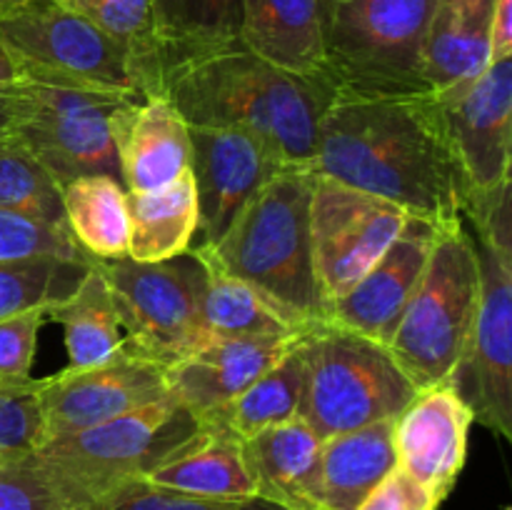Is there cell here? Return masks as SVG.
Returning <instances> with one entry per match:
<instances>
[{
  "label": "cell",
  "mask_w": 512,
  "mask_h": 510,
  "mask_svg": "<svg viewBox=\"0 0 512 510\" xmlns=\"http://www.w3.org/2000/svg\"><path fill=\"white\" fill-rule=\"evenodd\" d=\"M128 253L138 263H158L193 248L198 235V193L193 173L150 193H128Z\"/></svg>",
  "instance_id": "obj_25"
},
{
  "label": "cell",
  "mask_w": 512,
  "mask_h": 510,
  "mask_svg": "<svg viewBox=\"0 0 512 510\" xmlns=\"http://www.w3.org/2000/svg\"><path fill=\"white\" fill-rule=\"evenodd\" d=\"M440 228L408 215L398 238L368 273L328 308L330 323L388 345L405 305L425 273Z\"/></svg>",
  "instance_id": "obj_17"
},
{
  "label": "cell",
  "mask_w": 512,
  "mask_h": 510,
  "mask_svg": "<svg viewBox=\"0 0 512 510\" xmlns=\"http://www.w3.org/2000/svg\"><path fill=\"white\" fill-rule=\"evenodd\" d=\"M238 43L275 68L335 90L325 55L323 0H243Z\"/></svg>",
  "instance_id": "obj_19"
},
{
  "label": "cell",
  "mask_w": 512,
  "mask_h": 510,
  "mask_svg": "<svg viewBox=\"0 0 512 510\" xmlns=\"http://www.w3.org/2000/svg\"><path fill=\"white\" fill-rule=\"evenodd\" d=\"M60 5L128 45L163 90L165 50L160 43L153 0H60Z\"/></svg>",
  "instance_id": "obj_33"
},
{
  "label": "cell",
  "mask_w": 512,
  "mask_h": 510,
  "mask_svg": "<svg viewBox=\"0 0 512 510\" xmlns=\"http://www.w3.org/2000/svg\"><path fill=\"white\" fill-rule=\"evenodd\" d=\"M165 70L180 60L235 48L243 0H153Z\"/></svg>",
  "instance_id": "obj_30"
},
{
  "label": "cell",
  "mask_w": 512,
  "mask_h": 510,
  "mask_svg": "<svg viewBox=\"0 0 512 510\" xmlns=\"http://www.w3.org/2000/svg\"><path fill=\"white\" fill-rule=\"evenodd\" d=\"M33 3H38V0H0V15L13 13V10H20L25 8V5H33ZM55 3H60V0H55Z\"/></svg>",
  "instance_id": "obj_43"
},
{
  "label": "cell",
  "mask_w": 512,
  "mask_h": 510,
  "mask_svg": "<svg viewBox=\"0 0 512 510\" xmlns=\"http://www.w3.org/2000/svg\"><path fill=\"white\" fill-rule=\"evenodd\" d=\"M40 385L43 378L0 383V463L28 458L43 443Z\"/></svg>",
  "instance_id": "obj_34"
},
{
  "label": "cell",
  "mask_w": 512,
  "mask_h": 510,
  "mask_svg": "<svg viewBox=\"0 0 512 510\" xmlns=\"http://www.w3.org/2000/svg\"><path fill=\"white\" fill-rule=\"evenodd\" d=\"M495 0H438L423 45V75L438 100L468 88L488 65Z\"/></svg>",
  "instance_id": "obj_21"
},
{
  "label": "cell",
  "mask_w": 512,
  "mask_h": 510,
  "mask_svg": "<svg viewBox=\"0 0 512 510\" xmlns=\"http://www.w3.org/2000/svg\"><path fill=\"white\" fill-rule=\"evenodd\" d=\"M313 168H283L240 210L223 238L210 248H193L283 310L303 328L328 320L310 243Z\"/></svg>",
  "instance_id": "obj_3"
},
{
  "label": "cell",
  "mask_w": 512,
  "mask_h": 510,
  "mask_svg": "<svg viewBox=\"0 0 512 510\" xmlns=\"http://www.w3.org/2000/svg\"><path fill=\"white\" fill-rule=\"evenodd\" d=\"M283 168L285 165L245 130L190 125V173L198 193L195 248L218 243L240 210Z\"/></svg>",
  "instance_id": "obj_15"
},
{
  "label": "cell",
  "mask_w": 512,
  "mask_h": 510,
  "mask_svg": "<svg viewBox=\"0 0 512 510\" xmlns=\"http://www.w3.org/2000/svg\"><path fill=\"white\" fill-rule=\"evenodd\" d=\"M393 430L395 420H380L323 440L325 510H355L398 468Z\"/></svg>",
  "instance_id": "obj_24"
},
{
  "label": "cell",
  "mask_w": 512,
  "mask_h": 510,
  "mask_svg": "<svg viewBox=\"0 0 512 510\" xmlns=\"http://www.w3.org/2000/svg\"><path fill=\"white\" fill-rule=\"evenodd\" d=\"M0 43L28 75L68 80L140 100L163 95L133 50L55 0L0 15Z\"/></svg>",
  "instance_id": "obj_9"
},
{
  "label": "cell",
  "mask_w": 512,
  "mask_h": 510,
  "mask_svg": "<svg viewBox=\"0 0 512 510\" xmlns=\"http://www.w3.org/2000/svg\"><path fill=\"white\" fill-rule=\"evenodd\" d=\"M165 398H170V390L163 365L125 345L105 363L65 368L43 378V443L108 423Z\"/></svg>",
  "instance_id": "obj_13"
},
{
  "label": "cell",
  "mask_w": 512,
  "mask_h": 510,
  "mask_svg": "<svg viewBox=\"0 0 512 510\" xmlns=\"http://www.w3.org/2000/svg\"><path fill=\"white\" fill-rule=\"evenodd\" d=\"M298 345L230 403L200 420L220 425L238 440H250L263 430L298 418L300 395H303V358Z\"/></svg>",
  "instance_id": "obj_28"
},
{
  "label": "cell",
  "mask_w": 512,
  "mask_h": 510,
  "mask_svg": "<svg viewBox=\"0 0 512 510\" xmlns=\"http://www.w3.org/2000/svg\"><path fill=\"white\" fill-rule=\"evenodd\" d=\"M23 90L25 108L13 138L60 188L83 175L120 180V145L143 100L43 75H28Z\"/></svg>",
  "instance_id": "obj_7"
},
{
  "label": "cell",
  "mask_w": 512,
  "mask_h": 510,
  "mask_svg": "<svg viewBox=\"0 0 512 510\" xmlns=\"http://www.w3.org/2000/svg\"><path fill=\"white\" fill-rule=\"evenodd\" d=\"M313 168L440 230L463 225L465 183L435 95L338 93L320 118Z\"/></svg>",
  "instance_id": "obj_1"
},
{
  "label": "cell",
  "mask_w": 512,
  "mask_h": 510,
  "mask_svg": "<svg viewBox=\"0 0 512 510\" xmlns=\"http://www.w3.org/2000/svg\"><path fill=\"white\" fill-rule=\"evenodd\" d=\"M0 213L65 225L60 185L18 138H0Z\"/></svg>",
  "instance_id": "obj_32"
},
{
  "label": "cell",
  "mask_w": 512,
  "mask_h": 510,
  "mask_svg": "<svg viewBox=\"0 0 512 510\" xmlns=\"http://www.w3.org/2000/svg\"><path fill=\"white\" fill-rule=\"evenodd\" d=\"M190 168V125L165 95L143 100L120 145V183L150 193Z\"/></svg>",
  "instance_id": "obj_23"
},
{
  "label": "cell",
  "mask_w": 512,
  "mask_h": 510,
  "mask_svg": "<svg viewBox=\"0 0 512 510\" xmlns=\"http://www.w3.org/2000/svg\"><path fill=\"white\" fill-rule=\"evenodd\" d=\"M108 283L125 343L170 368L208 340L203 298L208 268L193 248L158 263L90 260Z\"/></svg>",
  "instance_id": "obj_10"
},
{
  "label": "cell",
  "mask_w": 512,
  "mask_h": 510,
  "mask_svg": "<svg viewBox=\"0 0 512 510\" xmlns=\"http://www.w3.org/2000/svg\"><path fill=\"white\" fill-rule=\"evenodd\" d=\"M163 95L188 125L245 130L285 168H313L320 118L335 90L235 45L170 65Z\"/></svg>",
  "instance_id": "obj_2"
},
{
  "label": "cell",
  "mask_w": 512,
  "mask_h": 510,
  "mask_svg": "<svg viewBox=\"0 0 512 510\" xmlns=\"http://www.w3.org/2000/svg\"><path fill=\"white\" fill-rule=\"evenodd\" d=\"M512 58V0H495L490 20L488 63Z\"/></svg>",
  "instance_id": "obj_40"
},
{
  "label": "cell",
  "mask_w": 512,
  "mask_h": 510,
  "mask_svg": "<svg viewBox=\"0 0 512 510\" xmlns=\"http://www.w3.org/2000/svg\"><path fill=\"white\" fill-rule=\"evenodd\" d=\"M143 483L200 498H258L243 440L208 420H200V433L150 470Z\"/></svg>",
  "instance_id": "obj_22"
},
{
  "label": "cell",
  "mask_w": 512,
  "mask_h": 510,
  "mask_svg": "<svg viewBox=\"0 0 512 510\" xmlns=\"http://www.w3.org/2000/svg\"><path fill=\"white\" fill-rule=\"evenodd\" d=\"M60 255V258H88L75 245L65 225L40 223L23 215L0 213V260L28 258V255Z\"/></svg>",
  "instance_id": "obj_36"
},
{
  "label": "cell",
  "mask_w": 512,
  "mask_h": 510,
  "mask_svg": "<svg viewBox=\"0 0 512 510\" xmlns=\"http://www.w3.org/2000/svg\"><path fill=\"white\" fill-rule=\"evenodd\" d=\"M478 305V258L465 225L440 230L425 273L388 348L418 390L448 385L468 345Z\"/></svg>",
  "instance_id": "obj_8"
},
{
  "label": "cell",
  "mask_w": 512,
  "mask_h": 510,
  "mask_svg": "<svg viewBox=\"0 0 512 510\" xmlns=\"http://www.w3.org/2000/svg\"><path fill=\"white\" fill-rule=\"evenodd\" d=\"M98 510H285L283 505L265 498H200V495L175 493L155 485L130 483L105 500Z\"/></svg>",
  "instance_id": "obj_35"
},
{
  "label": "cell",
  "mask_w": 512,
  "mask_h": 510,
  "mask_svg": "<svg viewBox=\"0 0 512 510\" xmlns=\"http://www.w3.org/2000/svg\"><path fill=\"white\" fill-rule=\"evenodd\" d=\"M320 450L323 440L300 418L243 440L258 498L273 500L285 510H325Z\"/></svg>",
  "instance_id": "obj_20"
},
{
  "label": "cell",
  "mask_w": 512,
  "mask_h": 510,
  "mask_svg": "<svg viewBox=\"0 0 512 510\" xmlns=\"http://www.w3.org/2000/svg\"><path fill=\"white\" fill-rule=\"evenodd\" d=\"M48 323V310H30L0 320V383L30 380L40 328Z\"/></svg>",
  "instance_id": "obj_37"
},
{
  "label": "cell",
  "mask_w": 512,
  "mask_h": 510,
  "mask_svg": "<svg viewBox=\"0 0 512 510\" xmlns=\"http://www.w3.org/2000/svg\"><path fill=\"white\" fill-rule=\"evenodd\" d=\"M435 5L438 0H323L335 93L433 95L423 75V45Z\"/></svg>",
  "instance_id": "obj_6"
},
{
  "label": "cell",
  "mask_w": 512,
  "mask_h": 510,
  "mask_svg": "<svg viewBox=\"0 0 512 510\" xmlns=\"http://www.w3.org/2000/svg\"><path fill=\"white\" fill-rule=\"evenodd\" d=\"M25 108V90L23 83L13 88H0V138H10L18 125L20 115Z\"/></svg>",
  "instance_id": "obj_41"
},
{
  "label": "cell",
  "mask_w": 512,
  "mask_h": 510,
  "mask_svg": "<svg viewBox=\"0 0 512 510\" xmlns=\"http://www.w3.org/2000/svg\"><path fill=\"white\" fill-rule=\"evenodd\" d=\"M0 510H68L28 458L0 463Z\"/></svg>",
  "instance_id": "obj_38"
},
{
  "label": "cell",
  "mask_w": 512,
  "mask_h": 510,
  "mask_svg": "<svg viewBox=\"0 0 512 510\" xmlns=\"http://www.w3.org/2000/svg\"><path fill=\"white\" fill-rule=\"evenodd\" d=\"M203 263L208 268L203 298V323L208 338H285L308 330L290 320L248 283L225 275L205 258Z\"/></svg>",
  "instance_id": "obj_29"
},
{
  "label": "cell",
  "mask_w": 512,
  "mask_h": 510,
  "mask_svg": "<svg viewBox=\"0 0 512 510\" xmlns=\"http://www.w3.org/2000/svg\"><path fill=\"white\" fill-rule=\"evenodd\" d=\"M198 433L200 420L170 395L108 423L45 440L28 460L68 510H98Z\"/></svg>",
  "instance_id": "obj_4"
},
{
  "label": "cell",
  "mask_w": 512,
  "mask_h": 510,
  "mask_svg": "<svg viewBox=\"0 0 512 510\" xmlns=\"http://www.w3.org/2000/svg\"><path fill=\"white\" fill-rule=\"evenodd\" d=\"M48 320L63 325L68 368L105 363L128 345L108 283L93 263L75 293L48 310Z\"/></svg>",
  "instance_id": "obj_27"
},
{
  "label": "cell",
  "mask_w": 512,
  "mask_h": 510,
  "mask_svg": "<svg viewBox=\"0 0 512 510\" xmlns=\"http://www.w3.org/2000/svg\"><path fill=\"white\" fill-rule=\"evenodd\" d=\"M18 83H23V70H20L13 53L0 43V88H13Z\"/></svg>",
  "instance_id": "obj_42"
},
{
  "label": "cell",
  "mask_w": 512,
  "mask_h": 510,
  "mask_svg": "<svg viewBox=\"0 0 512 510\" xmlns=\"http://www.w3.org/2000/svg\"><path fill=\"white\" fill-rule=\"evenodd\" d=\"M408 213L398 205L315 175L310 200V243L325 303L348 293L403 230Z\"/></svg>",
  "instance_id": "obj_12"
},
{
  "label": "cell",
  "mask_w": 512,
  "mask_h": 510,
  "mask_svg": "<svg viewBox=\"0 0 512 510\" xmlns=\"http://www.w3.org/2000/svg\"><path fill=\"white\" fill-rule=\"evenodd\" d=\"M65 228L90 260L128 253V190L113 175H83L60 188Z\"/></svg>",
  "instance_id": "obj_26"
},
{
  "label": "cell",
  "mask_w": 512,
  "mask_h": 510,
  "mask_svg": "<svg viewBox=\"0 0 512 510\" xmlns=\"http://www.w3.org/2000/svg\"><path fill=\"white\" fill-rule=\"evenodd\" d=\"M473 423V413L450 383L420 390L395 418L398 470L443 503L465 468Z\"/></svg>",
  "instance_id": "obj_16"
},
{
  "label": "cell",
  "mask_w": 512,
  "mask_h": 510,
  "mask_svg": "<svg viewBox=\"0 0 512 510\" xmlns=\"http://www.w3.org/2000/svg\"><path fill=\"white\" fill-rule=\"evenodd\" d=\"M440 105L465 183V205L510 188L512 58L488 63L468 88Z\"/></svg>",
  "instance_id": "obj_14"
},
{
  "label": "cell",
  "mask_w": 512,
  "mask_h": 510,
  "mask_svg": "<svg viewBox=\"0 0 512 510\" xmlns=\"http://www.w3.org/2000/svg\"><path fill=\"white\" fill-rule=\"evenodd\" d=\"M303 333L285 338H208L183 360L165 368L170 395L198 420L205 418L273 368L298 345Z\"/></svg>",
  "instance_id": "obj_18"
},
{
  "label": "cell",
  "mask_w": 512,
  "mask_h": 510,
  "mask_svg": "<svg viewBox=\"0 0 512 510\" xmlns=\"http://www.w3.org/2000/svg\"><path fill=\"white\" fill-rule=\"evenodd\" d=\"M90 270V258L28 255L0 260V320L50 310L68 300Z\"/></svg>",
  "instance_id": "obj_31"
},
{
  "label": "cell",
  "mask_w": 512,
  "mask_h": 510,
  "mask_svg": "<svg viewBox=\"0 0 512 510\" xmlns=\"http://www.w3.org/2000/svg\"><path fill=\"white\" fill-rule=\"evenodd\" d=\"M440 503L413 478L395 468L355 510H438Z\"/></svg>",
  "instance_id": "obj_39"
},
{
  "label": "cell",
  "mask_w": 512,
  "mask_h": 510,
  "mask_svg": "<svg viewBox=\"0 0 512 510\" xmlns=\"http://www.w3.org/2000/svg\"><path fill=\"white\" fill-rule=\"evenodd\" d=\"M298 348L303 358L298 418L320 440L395 420L420 393L388 345L330 320L310 325Z\"/></svg>",
  "instance_id": "obj_5"
},
{
  "label": "cell",
  "mask_w": 512,
  "mask_h": 510,
  "mask_svg": "<svg viewBox=\"0 0 512 510\" xmlns=\"http://www.w3.org/2000/svg\"><path fill=\"white\" fill-rule=\"evenodd\" d=\"M478 258V305L450 385L475 423L512 438V243L470 230Z\"/></svg>",
  "instance_id": "obj_11"
}]
</instances>
